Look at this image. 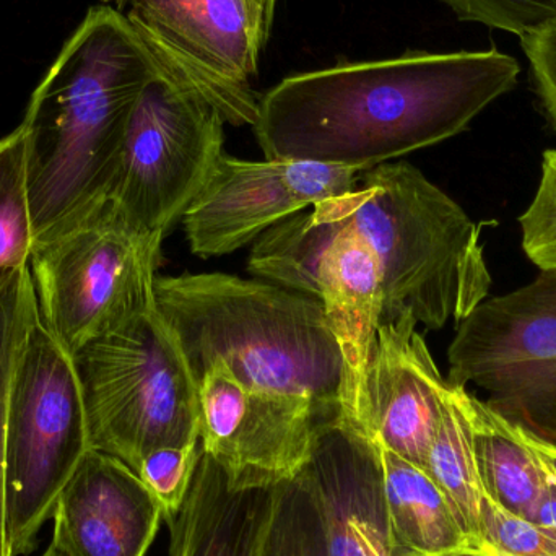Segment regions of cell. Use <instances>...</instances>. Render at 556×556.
<instances>
[{
  "label": "cell",
  "mask_w": 556,
  "mask_h": 556,
  "mask_svg": "<svg viewBox=\"0 0 556 556\" xmlns=\"http://www.w3.org/2000/svg\"><path fill=\"white\" fill-rule=\"evenodd\" d=\"M519 74L496 49L343 62L283 78L260 98L253 129L267 160L363 172L459 136Z\"/></svg>",
  "instance_id": "6da1fadb"
},
{
  "label": "cell",
  "mask_w": 556,
  "mask_h": 556,
  "mask_svg": "<svg viewBox=\"0 0 556 556\" xmlns=\"http://www.w3.org/2000/svg\"><path fill=\"white\" fill-rule=\"evenodd\" d=\"M162 68L126 13L88 10L22 123L35 240L108 201L134 108Z\"/></svg>",
  "instance_id": "7a4b0ae2"
},
{
  "label": "cell",
  "mask_w": 556,
  "mask_h": 556,
  "mask_svg": "<svg viewBox=\"0 0 556 556\" xmlns=\"http://www.w3.org/2000/svg\"><path fill=\"white\" fill-rule=\"evenodd\" d=\"M153 291L198 381L220 363L254 391L349 417V371L319 298L222 273L155 277Z\"/></svg>",
  "instance_id": "3957f363"
},
{
  "label": "cell",
  "mask_w": 556,
  "mask_h": 556,
  "mask_svg": "<svg viewBox=\"0 0 556 556\" xmlns=\"http://www.w3.org/2000/svg\"><path fill=\"white\" fill-rule=\"evenodd\" d=\"M314 207L378 257L381 324L410 314L428 330H441L489 298L493 278L482 227L410 163L363 169L353 189Z\"/></svg>",
  "instance_id": "277c9868"
},
{
  "label": "cell",
  "mask_w": 556,
  "mask_h": 556,
  "mask_svg": "<svg viewBox=\"0 0 556 556\" xmlns=\"http://www.w3.org/2000/svg\"><path fill=\"white\" fill-rule=\"evenodd\" d=\"M90 447L139 472L163 447L199 443V384L156 303L72 355Z\"/></svg>",
  "instance_id": "5b68a950"
},
{
  "label": "cell",
  "mask_w": 556,
  "mask_h": 556,
  "mask_svg": "<svg viewBox=\"0 0 556 556\" xmlns=\"http://www.w3.org/2000/svg\"><path fill=\"white\" fill-rule=\"evenodd\" d=\"M162 243L110 199L36 238L29 273L46 329L74 355L155 304Z\"/></svg>",
  "instance_id": "8992f818"
},
{
  "label": "cell",
  "mask_w": 556,
  "mask_h": 556,
  "mask_svg": "<svg viewBox=\"0 0 556 556\" xmlns=\"http://www.w3.org/2000/svg\"><path fill=\"white\" fill-rule=\"evenodd\" d=\"M90 450L74 358L39 319L16 365L7 421L5 532L10 556L35 551L62 489Z\"/></svg>",
  "instance_id": "52a82bcc"
},
{
  "label": "cell",
  "mask_w": 556,
  "mask_h": 556,
  "mask_svg": "<svg viewBox=\"0 0 556 556\" xmlns=\"http://www.w3.org/2000/svg\"><path fill=\"white\" fill-rule=\"evenodd\" d=\"M225 124L166 65L147 81L108 198L134 230L163 241L182 222L224 156Z\"/></svg>",
  "instance_id": "ba28073f"
},
{
  "label": "cell",
  "mask_w": 556,
  "mask_h": 556,
  "mask_svg": "<svg viewBox=\"0 0 556 556\" xmlns=\"http://www.w3.org/2000/svg\"><path fill=\"white\" fill-rule=\"evenodd\" d=\"M447 362V381L477 386L500 417L556 446V273L483 300L457 324Z\"/></svg>",
  "instance_id": "9c48e42d"
},
{
  "label": "cell",
  "mask_w": 556,
  "mask_h": 556,
  "mask_svg": "<svg viewBox=\"0 0 556 556\" xmlns=\"http://www.w3.org/2000/svg\"><path fill=\"white\" fill-rule=\"evenodd\" d=\"M124 13L163 65L225 123L254 126L261 97L251 81L273 29L254 0H127Z\"/></svg>",
  "instance_id": "30bf717a"
},
{
  "label": "cell",
  "mask_w": 556,
  "mask_h": 556,
  "mask_svg": "<svg viewBox=\"0 0 556 556\" xmlns=\"http://www.w3.org/2000/svg\"><path fill=\"white\" fill-rule=\"evenodd\" d=\"M198 384L199 443L233 489H270L296 479L319 431L342 418L309 399L247 388L220 363Z\"/></svg>",
  "instance_id": "8fae6325"
},
{
  "label": "cell",
  "mask_w": 556,
  "mask_h": 556,
  "mask_svg": "<svg viewBox=\"0 0 556 556\" xmlns=\"http://www.w3.org/2000/svg\"><path fill=\"white\" fill-rule=\"evenodd\" d=\"M359 172L300 160L250 162L224 153L182 218L191 253L201 260L235 253L283 218L345 194Z\"/></svg>",
  "instance_id": "7c38bea8"
},
{
  "label": "cell",
  "mask_w": 556,
  "mask_h": 556,
  "mask_svg": "<svg viewBox=\"0 0 556 556\" xmlns=\"http://www.w3.org/2000/svg\"><path fill=\"white\" fill-rule=\"evenodd\" d=\"M417 327L410 314L379 324L356 430L425 470L447 379Z\"/></svg>",
  "instance_id": "4fadbf2b"
},
{
  "label": "cell",
  "mask_w": 556,
  "mask_h": 556,
  "mask_svg": "<svg viewBox=\"0 0 556 556\" xmlns=\"http://www.w3.org/2000/svg\"><path fill=\"white\" fill-rule=\"evenodd\" d=\"M52 541L65 556H146L165 519L129 466L90 450L59 495Z\"/></svg>",
  "instance_id": "5bb4252c"
},
{
  "label": "cell",
  "mask_w": 556,
  "mask_h": 556,
  "mask_svg": "<svg viewBox=\"0 0 556 556\" xmlns=\"http://www.w3.org/2000/svg\"><path fill=\"white\" fill-rule=\"evenodd\" d=\"M319 505L330 556H399L378 447L349 421L326 425L303 470Z\"/></svg>",
  "instance_id": "9a60e30c"
},
{
  "label": "cell",
  "mask_w": 556,
  "mask_h": 556,
  "mask_svg": "<svg viewBox=\"0 0 556 556\" xmlns=\"http://www.w3.org/2000/svg\"><path fill=\"white\" fill-rule=\"evenodd\" d=\"M313 208L333 225L316 267V296L326 307L327 323L349 371L352 407L345 420L356 428L365 405L369 355L381 324V269L378 257L358 235Z\"/></svg>",
  "instance_id": "2e32d148"
},
{
  "label": "cell",
  "mask_w": 556,
  "mask_h": 556,
  "mask_svg": "<svg viewBox=\"0 0 556 556\" xmlns=\"http://www.w3.org/2000/svg\"><path fill=\"white\" fill-rule=\"evenodd\" d=\"M277 506V486L233 489L205 454L185 505L169 526V556H266Z\"/></svg>",
  "instance_id": "e0dca14e"
},
{
  "label": "cell",
  "mask_w": 556,
  "mask_h": 556,
  "mask_svg": "<svg viewBox=\"0 0 556 556\" xmlns=\"http://www.w3.org/2000/svg\"><path fill=\"white\" fill-rule=\"evenodd\" d=\"M376 447L399 556H446L473 551L433 479L404 457L379 444Z\"/></svg>",
  "instance_id": "ac0fdd59"
},
{
  "label": "cell",
  "mask_w": 556,
  "mask_h": 556,
  "mask_svg": "<svg viewBox=\"0 0 556 556\" xmlns=\"http://www.w3.org/2000/svg\"><path fill=\"white\" fill-rule=\"evenodd\" d=\"M473 454L483 493L513 515L532 521L548 473L525 433L467 392Z\"/></svg>",
  "instance_id": "d6986e66"
},
{
  "label": "cell",
  "mask_w": 556,
  "mask_h": 556,
  "mask_svg": "<svg viewBox=\"0 0 556 556\" xmlns=\"http://www.w3.org/2000/svg\"><path fill=\"white\" fill-rule=\"evenodd\" d=\"M467 388L447 381L440 424L428 453L425 472L450 503L473 551L480 552V502L485 495L477 472Z\"/></svg>",
  "instance_id": "ffe728a7"
},
{
  "label": "cell",
  "mask_w": 556,
  "mask_h": 556,
  "mask_svg": "<svg viewBox=\"0 0 556 556\" xmlns=\"http://www.w3.org/2000/svg\"><path fill=\"white\" fill-rule=\"evenodd\" d=\"M38 323V298L28 264L0 291V556H10L5 532V444L10 397L23 346Z\"/></svg>",
  "instance_id": "44dd1931"
},
{
  "label": "cell",
  "mask_w": 556,
  "mask_h": 556,
  "mask_svg": "<svg viewBox=\"0 0 556 556\" xmlns=\"http://www.w3.org/2000/svg\"><path fill=\"white\" fill-rule=\"evenodd\" d=\"M33 244L26 132L20 124L0 139V291L20 269L28 266Z\"/></svg>",
  "instance_id": "7402d4cb"
},
{
  "label": "cell",
  "mask_w": 556,
  "mask_h": 556,
  "mask_svg": "<svg viewBox=\"0 0 556 556\" xmlns=\"http://www.w3.org/2000/svg\"><path fill=\"white\" fill-rule=\"evenodd\" d=\"M266 556H330L319 505L303 472L277 486Z\"/></svg>",
  "instance_id": "603a6c76"
},
{
  "label": "cell",
  "mask_w": 556,
  "mask_h": 556,
  "mask_svg": "<svg viewBox=\"0 0 556 556\" xmlns=\"http://www.w3.org/2000/svg\"><path fill=\"white\" fill-rule=\"evenodd\" d=\"M479 545L486 556H556L555 539L486 495L480 502Z\"/></svg>",
  "instance_id": "cb8c5ba5"
},
{
  "label": "cell",
  "mask_w": 556,
  "mask_h": 556,
  "mask_svg": "<svg viewBox=\"0 0 556 556\" xmlns=\"http://www.w3.org/2000/svg\"><path fill=\"white\" fill-rule=\"evenodd\" d=\"M519 227L526 256L541 273H556V150L542 155L541 181Z\"/></svg>",
  "instance_id": "d4e9b609"
},
{
  "label": "cell",
  "mask_w": 556,
  "mask_h": 556,
  "mask_svg": "<svg viewBox=\"0 0 556 556\" xmlns=\"http://www.w3.org/2000/svg\"><path fill=\"white\" fill-rule=\"evenodd\" d=\"M463 22L480 23L519 38L556 23V0H440Z\"/></svg>",
  "instance_id": "484cf974"
},
{
  "label": "cell",
  "mask_w": 556,
  "mask_h": 556,
  "mask_svg": "<svg viewBox=\"0 0 556 556\" xmlns=\"http://www.w3.org/2000/svg\"><path fill=\"white\" fill-rule=\"evenodd\" d=\"M199 459L201 443H195L185 447H163L147 456L140 466L137 476L162 503L165 521L185 505Z\"/></svg>",
  "instance_id": "4316f807"
},
{
  "label": "cell",
  "mask_w": 556,
  "mask_h": 556,
  "mask_svg": "<svg viewBox=\"0 0 556 556\" xmlns=\"http://www.w3.org/2000/svg\"><path fill=\"white\" fill-rule=\"evenodd\" d=\"M542 108L556 130V23L521 39Z\"/></svg>",
  "instance_id": "83f0119b"
},
{
  "label": "cell",
  "mask_w": 556,
  "mask_h": 556,
  "mask_svg": "<svg viewBox=\"0 0 556 556\" xmlns=\"http://www.w3.org/2000/svg\"><path fill=\"white\" fill-rule=\"evenodd\" d=\"M532 522L556 541V480L551 476Z\"/></svg>",
  "instance_id": "f1b7e54d"
},
{
  "label": "cell",
  "mask_w": 556,
  "mask_h": 556,
  "mask_svg": "<svg viewBox=\"0 0 556 556\" xmlns=\"http://www.w3.org/2000/svg\"><path fill=\"white\" fill-rule=\"evenodd\" d=\"M522 433H525V431H522ZM525 437L528 443L531 444L532 450L538 453L539 459L544 464L548 476L556 480V446L545 443V441L538 440V438L531 437V434L528 433H525Z\"/></svg>",
  "instance_id": "f546056e"
},
{
  "label": "cell",
  "mask_w": 556,
  "mask_h": 556,
  "mask_svg": "<svg viewBox=\"0 0 556 556\" xmlns=\"http://www.w3.org/2000/svg\"><path fill=\"white\" fill-rule=\"evenodd\" d=\"M263 12L264 18H266L267 25L273 28L274 18H276V10L278 0H254Z\"/></svg>",
  "instance_id": "4dcf8cb0"
},
{
  "label": "cell",
  "mask_w": 556,
  "mask_h": 556,
  "mask_svg": "<svg viewBox=\"0 0 556 556\" xmlns=\"http://www.w3.org/2000/svg\"><path fill=\"white\" fill-rule=\"evenodd\" d=\"M101 3H104V5L114 7V9L124 12V9H126L127 5V0H101Z\"/></svg>",
  "instance_id": "1f68e13d"
},
{
  "label": "cell",
  "mask_w": 556,
  "mask_h": 556,
  "mask_svg": "<svg viewBox=\"0 0 556 556\" xmlns=\"http://www.w3.org/2000/svg\"><path fill=\"white\" fill-rule=\"evenodd\" d=\"M41 556H65L62 554V552H59L58 548L54 547V545L49 544V547L46 548L45 554Z\"/></svg>",
  "instance_id": "d6a6232c"
},
{
  "label": "cell",
  "mask_w": 556,
  "mask_h": 556,
  "mask_svg": "<svg viewBox=\"0 0 556 556\" xmlns=\"http://www.w3.org/2000/svg\"><path fill=\"white\" fill-rule=\"evenodd\" d=\"M446 556H486L483 555L482 552H476V551H464V552H457V554H451Z\"/></svg>",
  "instance_id": "836d02e7"
}]
</instances>
